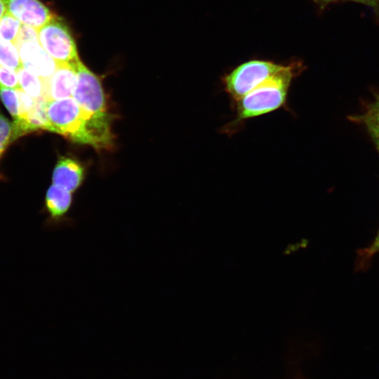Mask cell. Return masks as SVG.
Segmentation results:
<instances>
[{
	"label": "cell",
	"mask_w": 379,
	"mask_h": 379,
	"mask_svg": "<svg viewBox=\"0 0 379 379\" xmlns=\"http://www.w3.org/2000/svg\"><path fill=\"white\" fill-rule=\"evenodd\" d=\"M75 63H58L53 74L46 81V101L73 98L77 84Z\"/></svg>",
	"instance_id": "9c48e42d"
},
{
	"label": "cell",
	"mask_w": 379,
	"mask_h": 379,
	"mask_svg": "<svg viewBox=\"0 0 379 379\" xmlns=\"http://www.w3.org/2000/svg\"><path fill=\"white\" fill-rule=\"evenodd\" d=\"M39 42L57 63H75L79 60L74 39L68 26L55 16L38 29Z\"/></svg>",
	"instance_id": "5b68a950"
},
{
	"label": "cell",
	"mask_w": 379,
	"mask_h": 379,
	"mask_svg": "<svg viewBox=\"0 0 379 379\" xmlns=\"http://www.w3.org/2000/svg\"><path fill=\"white\" fill-rule=\"evenodd\" d=\"M314 1H315L316 3L320 4V5H323V6H325L328 4H330V3H332V2H334L337 0H312Z\"/></svg>",
	"instance_id": "7402d4cb"
},
{
	"label": "cell",
	"mask_w": 379,
	"mask_h": 379,
	"mask_svg": "<svg viewBox=\"0 0 379 379\" xmlns=\"http://www.w3.org/2000/svg\"><path fill=\"white\" fill-rule=\"evenodd\" d=\"M39 41L38 30L25 25H22L18 36L15 42L18 45L25 41Z\"/></svg>",
	"instance_id": "ac0fdd59"
},
{
	"label": "cell",
	"mask_w": 379,
	"mask_h": 379,
	"mask_svg": "<svg viewBox=\"0 0 379 379\" xmlns=\"http://www.w3.org/2000/svg\"><path fill=\"white\" fill-rule=\"evenodd\" d=\"M0 65L18 70L22 67L16 45L0 36Z\"/></svg>",
	"instance_id": "4fadbf2b"
},
{
	"label": "cell",
	"mask_w": 379,
	"mask_h": 379,
	"mask_svg": "<svg viewBox=\"0 0 379 379\" xmlns=\"http://www.w3.org/2000/svg\"><path fill=\"white\" fill-rule=\"evenodd\" d=\"M22 67L47 80L55 72L58 63L39 41H25L16 45Z\"/></svg>",
	"instance_id": "52a82bcc"
},
{
	"label": "cell",
	"mask_w": 379,
	"mask_h": 379,
	"mask_svg": "<svg viewBox=\"0 0 379 379\" xmlns=\"http://www.w3.org/2000/svg\"><path fill=\"white\" fill-rule=\"evenodd\" d=\"M305 69L300 60L292 61L241 98L232 103L234 119L222 128L224 134L237 132L248 120L257 118L286 107L293 79Z\"/></svg>",
	"instance_id": "6da1fadb"
},
{
	"label": "cell",
	"mask_w": 379,
	"mask_h": 379,
	"mask_svg": "<svg viewBox=\"0 0 379 379\" xmlns=\"http://www.w3.org/2000/svg\"><path fill=\"white\" fill-rule=\"evenodd\" d=\"M48 131L95 149L107 148L74 98L46 101Z\"/></svg>",
	"instance_id": "7a4b0ae2"
},
{
	"label": "cell",
	"mask_w": 379,
	"mask_h": 379,
	"mask_svg": "<svg viewBox=\"0 0 379 379\" xmlns=\"http://www.w3.org/2000/svg\"><path fill=\"white\" fill-rule=\"evenodd\" d=\"M12 124L0 111V158L8 145L13 142Z\"/></svg>",
	"instance_id": "2e32d148"
},
{
	"label": "cell",
	"mask_w": 379,
	"mask_h": 379,
	"mask_svg": "<svg viewBox=\"0 0 379 379\" xmlns=\"http://www.w3.org/2000/svg\"><path fill=\"white\" fill-rule=\"evenodd\" d=\"M22 25L16 18L6 12L0 19V36L15 44Z\"/></svg>",
	"instance_id": "5bb4252c"
},
{
	"label": "cell",
	"mask_w": 379,
	"mask_h": 379,
	"mask_svg": "<svg viewBox=\"0 0 379 379\" xmlns=\"http://www.w3.org/2000/svg\"><path fill=\"white\" fill-rule=\"evenodd\" d=\"M84 178V168L77 160L62 157L55 166L53 184L73 192L80 186Z\"/></svg>",
	"instance_id": "30bf717a"
},
{
	"label": "cell",
	"mask_w": 379,
	"mask_h": 379,
	"mask_svg": "<svg viewBox=\"0 0 379 379\" xmlns=\"http://www.w3.org/2000/svg\"><path fill=\"white\" fill-rule=\"evenodd\" d=\"M0 86L21 89L16 70L0 65Z\"/></svg>",
	"instance_id": "e0dca14e"
},
{
	"label": "cell",
	"mask_w": 379,
	"mask_h": 379,
	"mask_svg": "<svg viewBox=\"0 0 379 379\" xmlns=\"http://www.w3.org/2000/svg\"><path fill=\"white\" fill-rule=\"evenodd\" d=\"M72 204V192L52 184L45 196L44 208L48 216L43 225L44 228L56 230L74 227L72 218L67 215Z\"/></svg>",
	"instance_id": "8992f818"
},
{
	"label": "cell",
	"mask_w": 379,
	"mask_h": 379,
	"mask_svg": "<svg viewBox=\"0 0 379 379\" xmlns=\"http://www.w3.org/2000/svg\"><path fill=\"white\" fill-rule=\"evenodd\" d=\"M77 84L73 98L84 111L100 137L110 147L113 135L110 128V114L107 111L105 97L98 77L80 59L75 63Z\"/></svg>",
	"instance_id": "3957f363"
},
{
	"label": "cell",
	"mask_w": 379,
	"mask_h": 379,
	"mask_svg": "<svg viewBox=\"0 0 379 379\" xmlns=\"http://www.w3.org/2000/svg\"><path fill=\"white\" fill-rule=\"evenodd\" d=\"M20 88L29 96L35 98H44L46 80L27 70L23 67L17 71Z\"/></svg>",
	"instance_id": "8fae6325"
},
{
	"label": "cell",
	"mask_w": 379,
	"mask_h": 379,
	"mask_svg": "<svg viewBox=\"0 0 379 379\" xmlns=\"http://www.w3.org/2000/svg\"><path fill=\"white\" fill-rule=\"evenodd\" d=\"M351 1H355L368 6L373 8L375 11H378L379 0H347Z\"/></svg>",
	"instance_id": "d6986e66"
},
{
	"label": "cell",
	"mask_w": 379,
	"mask_h": 379,
	"mask_svg": "<svg viewBox=\"0 0 379 379\" xmlns=\"http://www.w3.org/2000/svg\"><path fill=\"white\" fill-rule=\"evenodd\" d=\"M284 65L264 60L244 62L221 77L222 89L234 103L281 69Z\"/></svg>",
	"instance_id": "277c9868"
},
{
	"label": "cell",
	"mask_w": 379,
	"mask_h": 379,
	"mask_svg": "<svg viewBox=\"0 0 379 379\" xmlns=\"http://www.w3.org/2000/svg\"><path fill=\"white\" fill-rule=\"evenodd\" d=\"M6 12V8L4 0H0V19Z\"/></svg>",
	"instance_id": "44dd1931"
},
{
	"label": "cell",
	"mask_w": 379,
	"mask_h": 379,
	"mask_svg": "<svg viewBox=\"0 0 379 379\" xmlns=\"http://www.w3.org/2000/svg\"><path fill=\"white\" fill-rule=\"evenodd\" d=\"M375 143L376 145L377 149H378V152H379V142H375Z\"/></svg>",
	"instance_id": "603a6c76"
},
{
	"label": "cell",
	"mask_w": 379,
	"mask_h": 379,
	"mask_svg": "<svg viewBox=\"0 0 379 379\" xmlns=\"http://www.w3.org/2000/svg\"><path fill=\"white\" fill-rule=\"evenodd\" d=\"M0 98L13 120H18L20 117L18 89L0 86Z\"/></svg>",
	"instance_id": "9a60e30c"
},
{
	"label": "cell",
	"mask_w": 379,
	"mask_h": 379,
	"mask_svg": "<svg viewBox=\"0 0 379 379\" xmlns=\"http://www.w3.org/2000/svg\"><path fill=\"white\" fill-rule=\"evenodd\" d=\"M355 119L366 126L374 142H379V95L368 105L362 115Z\"/></svg>",
	"instance_id": "7c38bea8"
},
{
	"label": "cell",
	"mask_w": 379,
	"mask_h": 379,
	"mask_svg": "<svg viewBox=\"0 0 379 379\" xmlns=\"http://www.w3.org/2000/svg\"><path fill=\"white\" fill-rule=\"evenodd\" d=\"M378 251H379V231L373 245L370 247L369 250L368 251V253L373 254Z\"/></svg>",
	"instance_id": "ffe728a7"
},
{
	"label": "cell",
	"mask_w": 379,
	"mask_h": 379,
	"mask_svg": "<svg viewBox=\"0 0 379 379\" xmlns=\"http://www.w3.org/2000/svg\"><path fill=\"white\" fill-rule=\"evenodd\" d=\"M6 12L22 25L39 29L55 15L39 0H4Z\"/></svg>",
	"instance_id": "ba28073f"
}]
</instances>
